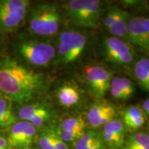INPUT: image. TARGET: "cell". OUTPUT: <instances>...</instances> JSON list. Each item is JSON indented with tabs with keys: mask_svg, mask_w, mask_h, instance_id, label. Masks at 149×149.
I'll list each match as a JSON object with an SVG mask.
<instances>
[{
	"mask_svg": "<svg viewBox=\"0 0 149 149\" xmlns=\"http://www.w3.org/2000/svg\"><path fill=\"white\" fill-rule=\"evenodd\" d=\"M104 26L111 35L121 40H128V14L125 10L111 7L104 19Z\"/></svg>",
	"mask_w": 149,
	"mask_h": 149,
	"instance_id": "10",
	"label": "cell"
},
{
	"mask_svg": "<svg viewBox=\"0 0 149 149\" xmlns=\"http://www.w3.org/2000/svg\"><path fill=\"white\" fill-rule=\"evenodd\" d=\"M86 124L81 117H72L64 120L60 124L59 130L70 132H84Z\"/></svg>",
	"mask_w": 149,
	"mask_h": 149,
	"instance_id": "22",
	"label": "cell"
},
{
	"mask_svg": "<svg viewBox=\"0 0 149 149\" xmlns=\"http://www.w3.org/2000/svg\"><path fill=\"white\" fill-rule=\"evenodd\" d=\"M85 79L89 88L97 97H102L109 91L111 74L104 67L88 66L85 68Z\"/></svg>",
	"mask_w": 149,
	"mask_h": 149,
	"instance_id": "8",
	"label": "cell"
},
{
	"mask_svg": "<svg viewBox=\"0 0 149 149\" xmlns=\"http://www.w3.org/2000/svg\"><path fill=\"white\" fill-rule=\"evenodd\" d=\"M125 130L120 121L112 120L104 126L103 140L110 146H122L124 143Z\"/></svg>",
	"mask_w": 149,
	"mask_h": 149,
	"instance_id": "14",
	"label": "cell"
},
{
	"mask_svg": "<svg viewBox=\"0 0 149 149\" xmlns=\"http://www.w3.org/2000/svg\"><path fill=\"white\" fill-rule=\"evenodd\" d=\"M124 149H149V135L143 133L132 134L124 143Z\"/></svg>",
	"mask_w": 149,
	"mask_h": 149,
	"instance_id": "20",
	"label": "cell"
},
{
	"mask_svg": "<svg viewBox=\"0 0 149 149\" xmlns=\"http://www.w3.org/2000/svg\"><path fill=\"white\" fill-rule=\"evenodd\" d=\"M57 97L61 105L66 107H70L79 102L80 94L77 87L67 84L63 85L59 89Z\"/></svg>",
	"mask_w": 149,
	"mask_h": 149,
	"instance_id": "16",
	"label": "cell"
},
{
	"mask_svg": "<svg viewBox=\"0 0 149 149\" xmlns=\"http://www.w3.org/2000/svg\"><path fill=\"white\" fill-rule=\"evenodd\" d=\"M104 48L108 59L116 64H128L134 59L132 48L125 41L117 37L106 38L104 41Z\"/></svg>",
	"mask_w": 149,
	"mask_h": 149,
	"instance_id": "7",
	"label": "cell"
},
{
	"mask_svg": "<svg viewBox=\"0 0 149 149\" xmlns=\"http://www.w3.org/2000/svg\"><path fill=\"white\" fill-rule=\"evenodd\" d=\"M29 5L26 0H0V30H15L25 17Z\"/></svg>",
	"mask_w": 149,
	"mask_h": 149,
	"instance_id": "4",
	"label": "cell"
},
{
	"mask_svg": "<svg viewBox=\"0 0 149 149\" xmlns=\"http://www.w3.org/2000/svg\"><path fill=\"white\" fill-rule=\"evenodd\" d=\"M15 122L10 103L5 99H0V127L8 128Z\"/></svg>",
	"mask_w": 149,
	"mask_h": 149,
	"instance_id": "21",
	"label": "cell"
},
{
	"mask_svg": "<svg viewBox=\"0 0 149 149\" xmlns=\"http://www.w3.org/2000/svg\"><path fill=\"white\" fill-rule=\"evenodd\" d=\"M104 141L101 136L94 131L86 133L76 141L75 149H104Z\"/></svg>",
	"mask_w": 149,
	"mask_h": 149,
	"instance_id": "18",
	"label": "cell"
},
{
	"mask_svg": "<svg viewBox=\"0 0 149 149\" xmlns=\"http://www.w3.org/2000/svg\"><path fill=\"white\" fill-rule=\"evenodd\" d=\"M18 115L20 119L31 123L35 128L40 127L50 117L48 110L40 105H28L22 107Z\"/></svg>",
	"mask_w": 149,
	"mask_h": 149,
	"instance_id": "13",
	"label": "cell"
},
{
	"mask_svg": "<svg viewBox=\"0 0 149 149\" xmlns=\"http://www.w3.org/2000/svg\"><path fill=\"white\" fill-rule=\"evenodd\" d=\"M19 149H26V148H19Z\"/></svg>",
	"mask_w": 149,
	"mask_h": 149,
	"instance_id": "28",
	"label": "cell"
},
{
	"mask_svg": "<svg viewBox=\"0 0 149 149\" xmlns=\"http://www.w3.org/2000/svg\"><path fill=\"white\" fill-rule=\"evenodd\" d=\"M115 110L107 102H99L91 106L87 113V122L91 127L98 128L105 126L113 120Z\"/></svg>",
	"mask_w": 149,
	"mask_h": 149,
	"instance_id": "12",
	"label": "cell"
},
{
	"mask_svg": "<svg viewBox=\"0 0 149 149\" xmlns=\"http://www.w3.org/2000/svg\"><path fill=\"white\" fill-rule=\"evenodd\" d=\"M44 79L15 61H0V91L11 101H29L44 88Z\"/></svg>",
	"mask_w": 149,
	"mask_h": 149,
	"instance_id": "1",
	"label": "cell"
},
{
	"mask_svg": "<svg viewBox=\"0 0 149 149\" xmlns=\"http://www.w3.org/2000/svg\"><path fill=\"white\" fill-rule=\"evenodd\" d=\"M67 15L76 26L95 29L102 14V2L97 0H71L65 4Z\"/></svg>",
	"mask_w": 149,
	"mask_h": 149,
	"instance_id": "2",
	"label": "cell"
},
{
	"mask_svg": "<svg viewBox=\"0 0 149 149\" xmlns=\"http://www.w3.org/2000/svg\"><path fill=\"white\" fill-rule=\"evenodd\" d=\"M134 74L139 85L149 93V59H139L135 64Z\"/></svg>",
	"mask_w": 149,
	"mask_h": 149,
	"instance_id": "19",
	"label": "cell"
},
{
	"mask_svg": "<svg viewBox=\"0 0 149 149\" xmlns=\"http://www.w3.org/2000/svg\"><path fill=\"white\" fill-rule=\"evenodd\" d=\"M58 53L62 64L75 61L82 53L86 40V37L77 31H65L59 36Z\"/></svg>",
	"mask_w": 149,
	"mask_h": 149,
	"instance_id": "5",
	"label": "cell"
},
{
	"mask_svg": "<svg viewBox=\"0 0 149 149\" xmlns=\"http://www.w3.org/2000/svg\"><path fill=\"white\" fill-rule=\"evenodd\" d=\"M60 15L57 7L48 3H39L31 8L29 25L31 31L42 36H51L57 32Z\"/></svg>",
	"mask_w": 149,
	"mask_h": 149,
	"instance_id": "3",
	"label": "cell"
},
{
	"mask_svg": "<svg viewBox=\"0 0 149 149\" xmlns=\"http://www.w3.org/2000/svg\"><path fill=\"white\" fill-rule=\"evenodd\" d=\"M48 134H49L52 143H53V146H55V149H68L66 142H64L59 137V136L57 135L55 131L51 130V131L48 132Z\"/></svg>",
	"mask_w": 149,
	"mask_h": 149,
	"instance_id": "24",
	"label": "cell"
},
{
	"mask_svg": "<svg viewBox=\"0 0 149 149\" xmlns=\"http://www.w3.org/2000/svg\"><path fill=\"white\" fill-rule=\"evenodd\" d=\"M123 120L127 127L132 129H138L145 124L144 112L138 107H131L125 111L123 115Z\"/></svg>",
	"mask_w": 149,
	"mask_h": 149,
	"instance_id": "17",
	"label": "cell"
},
{
	"mask_svg": "<svg viewBox=\"0 0 149 149\" xmlns=\"http://www.w3.org/2000/svg\"><path fill=\"white\" fill-rule=\"evenodd\" d=\"M56 133L64 142H72V141H77L85 133V132L62 131L59 130Z\"/></svg>",
	"mask_w": 149,
	"mask_h": 149,
	"instance_id": "23",
	"label": "cell"
},
{
	"mask_svg": "<svg viewBox=\"0 0 149 149\" xmlns=\"http://www.w3.org/2000/svg\"><path fill=\"white\" fill-rule=\"evenodd\" d=\"M36 128L26 121L15 123L13 126L8 140L10 147H26L32 144Z\"/></svg>",
	"mask_w": 149,
	"mask_h": 149,
	"instance_id": "11",
	"label": "cell"
},
{
	"mask_svg": "<svg viewBox=\"0 0 149 149\" xmlns=\"http://www.w3.org/2000/svg\"><path fill=\"white\" fill-rule=\"evenodd\" d=\"M19 53L30 64L37 66H44L54 58L55 50L49 44L29 41L21 44Z\"/></svg>",
	"mask_w": 149,
	"mask_h": 149,
	"instance_id": "6",
	"label": "cell"
},
{
	"mask_svg": "<svg viewBox=\"0 0 149 149\" xmlns=\"http://www.w3.org/2000/svg\"><path fill=\"white\" fill-rule=\"evenodd\" d=\"M143 109L149 116V99L145 100L144 103H143Z\"/></svg>",
	"mask_w": 149,
	"mask_h": 149,
	"instance_id": "27",
	"label": "cell"
},
{
	"mask_svg": "<svg viewBox=\"0 0 149 149\" xmlns=\"http://www.w3.org/2000/svg\"><path fill=\"white\" fill-rule=\"evenodd\" d=\"M128 40L141 50L149 52V18L136 17L128 21Z\"/></svg>",
	"mask_w": 149,
	"mask_h": 149,
	"instance_id": "9",
	"label": "cell"
},
{
	"mask_svg": "<svg viewBox=\"0 0 149 149\" xmlns=\"http://www.w3.org/2000/svg\"><path fill=\"white\" fill-rule=\"evenodd\" d=\"M109 91L114 98L126 100L133 94L135 87L131 81L127 78L115 77L111 80Z\"/></svg>",
	"mask_w": 149,
	"mask_h": 149,
	"instance_id": "15",
	"label": "cell"
},
{
	"mask_svg": "<svg viewBox=\"0 0 149 149\" xmlns=\"http://www.w3.org/2000/svg\"><path fill=\"white\" fill-rule=\"evenodd\" d=\"M9 148L10 146L8 144V140L0 135V149H9Z\"/></svg>",
	"mask_w": 149,
	"mask_h": 149,
	"instance_id": "26",
	"label": "cell"
},
{
	"mask_svg": "<svg viewBox=\"0 0 149 149\" xmlns=\"http://www.w3.org/2000/svg\"><path fill=\"white\" fill-rule=\"evenodd\" d=\"M39 144L42 149H55L52 143L48 132L43 133L41 135L40 140H39Z\"/></svg>",
	"mask_w": 149,
	"mask_h": 149,
	"instance_id": "25",
	"label": "cell"
}]
</instances>
